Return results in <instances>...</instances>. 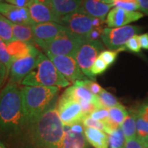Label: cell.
Here are the masks:
<instances>
[{
	"label": "cell",
	"mask_w": 148,
	"mask_h": 148,
	"mask_svg": "<svg viewBox=\"0 0 148 148\" xmlns=\"http://www.w3.org/2000/svg\"><path fill=\"white\" fill-rule=\"evenodd\" d=\"M62 94L72 99H75L78 102L81 101H88V102L94 103L97 108H103L101 105L97 95L92 93L89 89L84 86L79 80H77L76 82H74V84L66 88Z\"/></svg>",
	"instance_id": "obj_17"
},
{
	"label": "cell",
	"mask_w": 148,
	"mask_h": 148,
	"mask_svg": "<svg viewBox=\"0 0 148 148\" xmlns=\"http://www.w3.org/2000/svg\"><path fill=\"white\" fill-rule=\"evenodd\" d=\"M136 136L142 141L147 144L148 140V123L144 121L136 112Z\"/></svg>",
	"instance_id": "obj_28"
},
{
	"label": "cell",
	"mask_w": 148,
	"mask_h": 148,
	"mask_svg": "<svg viewBox=\"0 0 148 148\" xmlns=\"http://www.w3.org/2000/svg\"><path fill=\"white\" fill-rule=\"evenodd\" d=\"M86 40L66 29L60 33L42 48L45 53L49 52L56 56H67L75 58L78 49Z\"/></svg>",
	"instance_id": "obj_5"
},
{
	"label": "cell",
	"mask_w": 148,
	"mask_h": 148,
	"mask_svg": "<svg viewBox=\"0 0 148 148\" xmlns=\"http://www.w3.org/2000/svg\"><path fill=\"white\" fill-rule=\"evenodd\" d=\"M119 1H124V2H134V3H137V2H136V0H119Z\"/></svg>",
	"instance_id": "obj_46"
},
{
	"label": "cell",
	"mask_w": 148,
	"mask_h": 148,
	"mask_svg": "<svg viewBox=\"0 0 148 148\" xmlns=\"http://www.w3.org/2000/svg\"><path fill=\"white\" fill-rule=\"evenodd\" d=\"M57 110L61 121L65 126L82 123L84 118L86 117L83 112L80 103L63 94L59 99Z\"/></svg>",
	"instance_id": "obj_8"
},
{
	"label": "cell",
	"mask_w": 148,
	"mask_h": 148,
	"mask_svg": "<svg viewBox=\"0 0 148 148\" xmlns=\"http://www.w3.org/2000/svg\"><path fill=\"white\" fill-rule=\"evenodd\" d=\"M108 65L106 62L103 61L102 59H101L99 57L96 59L95 62L92 64L91 69H90V72H91L92 75L94 77H95L97 75H101L103 73L108 69Z\"/></svg>",
	"instance_id": "obj_32"
},
{
	"label": "cell",
	"mask_w": 148,
	"mask_h": 148,
	"mask_svg": "<svg viewBox=\"0 0 148 148\" xmlns=\"http://www.w3.org/2000/svg\"><path fill=\"white\" fill-rule=\"evenodd\" d=\"M26 128L21 90L17 84L8 82L0 91V130L15 135Z\"/></svg>",
	"instance_id": "obj_1"
},
{
	"label": "cell",
	"mask_w": 148,
	"mask_h": 148,
	"mask_svg": "<svg viewBox=\"0 0 148 148\" xmlns=\"http://www.w3.org/2000/svg\"><path fill=\"white\" fill-rule=\"evenodd\" d=\"M32 27L36 45L39 46L41 49L60 33L68 29L64 25L54 22L36 23Z\"/></svg>",
	"instance_id": "obj_11"
},
{
	"label": "cell",
	"mask_w": 148,
	"mask_h": 148,
	"mask_svg": "<svg viewBox=\"0 0 148 148\" xmlns=\"http://www.w3.org/2000/svg\"><path fill=\"white\" fill-rule=\"evenodd\" d=\"M84 132L88 143L94 148H108V136L106 132L93 127H84Z\"/></svg>",
	"instance_id": "obj_21"
},
{
	"label": "cell",
	"mask_w": 148,
	"mask_h": 148,
	"mask_svg": "<svg viewBox=\"0 0 148 148\" xmlns=\"http://www.w3.org/2000/svg\"><path fill=\"white\" fill-rule=\"evenodd\" d=\"M103 28L102 27H93L90 32L85 37V39L87 41H94V40H98L100 38L102 35Z\"/></svg>",
	"instance_id": "obj_38"
},
{
	"label": "cell",
	"mask_w": 148,
	"mask_h": 148,
	"mask_svg": "<svg viewBox=\"0 0 148 148\" xmlns=\"http://www.w3.org/2000/svg\"><path fill=\"white\" fill-rule=\"evenodd\" d=\"M28 10L31 18L35 23L54 22L62 25V17L56 13L50 6L38 0H34L28 7Z\"/></svg>",
	"instance_id": "obj_15"
},
{
	"label": "cell",
	"mask_w": 148,
	"mask_h": 148,
	"mask_svg": "<svg viewBox=\"0 0 148 148\" xmlns=\"http://www.w3.org/2000/svg\"><path fill=\"white\" fill-rule=\"evenodd\" d=\"M41 2L50 6L60 17L75 12L82 5V0H42Z\"/></svg>",
	"instance_id": "obj_19"
},
{
	"label": "cell",
	"mask_w": 148,
	"mask_h": 148,
	"mask_svg": "<svg viewBox=\"0 0 148 148\" xmlns=\"http://www.w3.org/2000/svg\"><path fill=\"white\" fill-rule=\"evenodd\" d=\"M108 112L111 121L119 126L121 125L128 114V112L121 104L108 108Z\"/></svg>",
	"instance_id": "obj_26"
},
{
	"label": "cell",
	"mask_w": 148,
	"mask_h": 148,
	"mask_svg": "<svg viewBox=\"0 0 148 148\" xmlns=\"http://www.w3.org/2000/svg\"><path fill=\"white\" fill-rule=\"evenodd\" d=\"M125 148H148V145L136 137L125 139Z\"/></svg>",
	"instance_id": "obj_37"
},
{
	"label": "cell",
	"mask_w": 148,
	"mask_h": 148,
	"mask_svg": "<svg viewBox=\"0 0 148 148\" xmlns=\"http://www.w3.org/2000/svg\"><path fill=\"white\" fill-rule=\"evenodd\" d=\"M84 130V125L81 123L71 126L64 125V134L60 148H88Z\"/></svg>",
	"instance_id": "obj_14"
},
{
	"label": "cell",
	"mask_w": 148,
	"mask_h": 148,
	"mask_svg": "<svg viewBox=\"0 0 148 148\" xmlns=\"http://www.w3.org/2000/svg\"><path fill=\"white\" fill-rule=\"evenodd\" d=\"M92 18L81 7L75 12L62 16V25L67 27L73 34L85 38L93 28Z\"/></svg>",
	"instance_id": "obj_9"
},
{
	"label": "cell",
	"mask_w": 148,
	"mask_h": 148,
	"mask_svg": "<svg viewBox=\"0 0 148 148\" xmlns=\"http://www.w3.org/2000/svg\"><path fill=\"white\" fill-rule=\"evenodd\" d=\"M8 78V73L5 66L0 62V88L2 87L5 80Z\"/></svg>",
	"instance_id": "obj_41"
},
{
	"label": "cell",
	"mask_w": 148,
	"mask_h": 148,
	"mask_svg": "<svg viewBox=\"0 0 148 148\" xmlns=\"http://www.w3.org/2000/svg\"><path fill=\"white\" fill-rule=\"evenodd\" d=\"M112 7H114L113 3L108 4L103 2L102 0H84L82 5L83 10L88 15L103 21Z\"/></svg>",
	"instance_id": "obj_20"
},
{
	"label": "cell",
	"mask_w": 148,
	"mask_h": 148,
	"mask_svg": "<svg viewBox=\"0 0 148 148\" xmlns=\"http://www.w3.org/2000/svg\"><path fill=\"white\" fill-rule=\"evenodd\" d=\"M97 97L99 98L101 105L103 108L108 109L121 104L113 95L104 89L97 95Z\"/></svg>",
	"instance_id": "obj_27"
},
{
	"label": "cell",
	"mask_w": 148,
	"mask_h": 148,
	"mask_svg": "<svg viewBox=\"0 0 148 148\" xmlns=\"http://www.w3.org/2000/svg\"><path fill=\"white\" fill-rule=\"evenodd\" d=\"M143 29L137 25H127L119 27L103 28L101 40L105 45L112 51H124L125 43L135 35H138Z\"/></svg>",
	"instance_id": "obj_6"
},
{
	"label": "cell",
	"mask_w": 148,
	"mask_h": 148,
	"mask_svg": "<svg viewBox=\"0 0 148 148\" xmlns=\"http://www.w3.org/2000/svg\"><path fill=\"white\" fill-rule=\"evenodd\" d=\"M83 125L84 127H93V128H96L99 130L103 131V132H106L107 134H108L109 131L108 129V127L103 122L97 121L92 118H90L89 116H86L83 120Z\"/></svg>",
	"instance_id": "obj_30"
},
{
	"label": "cell",
	"mask_w": 148,
	"mask_h": 148,
	"mask_svg": "<svg viewBox=\"0 0 148 148\" xmlns=\"http://www.w3.org/2000/svg\"><path fill=\"white\" fill-rule=\"evenodd\" d=\"M136 2L139 5L140 10L148 15V0H136Z\"/></svg>",
	"instance_id": "obj_43"
},
{
	"label": "cell",
	"mask_w": 148,
	"mask_h": 148,
	"mask_svg": "<svg viewBox=\"0 0 148 148\" xmlns=\"http://www.w3.org/2000/svg\"><path fill=\"white\" fill-rule=\"evenodd\" d=\"M0 38L5 44L15 39L10 21L1 14H0Z\"/></svg>",
	"instance_id": "obj_24"
},
{
	"label": "cell",
	"mask_w": 148,
	"mask_h": 148,
	"mask_svg": "<svg viewBox=\"0 0 148 148\" xmlns=\"http://www.w3.org/2000/svg\"><path fill=\"white\" fill-rule=\"evenodd\" d=\"M27 129L35 148H60L64 134V125L55 103Z\"/></svg>",
	"instance_id": "obj_2"
},
{
	"label": "cell",
	"mask_w": 148,
	"mask_h": 148,
	"mask_svg": "<svg viewBox=\"0 0 148 148\" xmlns=\"http://www.w3.org/2000/svg\"><path fill=\"white\" fill-rule=\"evenodd\" d=\"M80 82L86 86V88H88L90 92L92 93H93L94 95H98L100 92L103 90V88H101V86L99 84H97V82H95L94 80L92 79H86L84 80H79Z\"/></svg>",
	"instance_id": "obj_35"
},
{
	"label": "cell",
	"mask_w": 148,
	"mask_h": 148,
	"mask_svg": "<svg viewBox=\"0 0 148 148\" xmlns=\"http://www.w3.org/2000/svg\"><path fill=\"white\" fill-rule=\"evenodd\" d=\"M38 56H29L14 60L9 71V82L21 84L23 79L36 66Z\"/></svg>",
	"instance_id": "obj_12"
},
{
	"label": "cell",
	"mask_w": 148,
	"mask_h": 148,
	"mask_svg": "<svg viewBox=\"0 0 148 148\" xmlns=\"http://www.w3.org/2000/svg\"><path fill=\"white\" fill-rule=\"evenodd\" d=\"M24 86H42L66 87L70 82L57 69L56 66L45 54L38 56L36 66L22 81Z\"/></svg>",
	"instance_id": "obj_4"
},
{
	"label": "cell",
	"mask_w": 148,
	"mask_h": 148,
	"mask_svg": "<svg viewBox=\"0 0 148 148\" xmlns=\"http://www.w3.org/2000/svg\"><path fill=\"white\" fill-rule=\"evenodd\" d=\"M136 112L138 116L148 123V103L142 104L137 110H136Z\"/></svg>",
	"instance_id": "obj_40"
},
{
	"label": "cell",
	"mask_w": 148,
	"mask_h": 148,
	"mask_svg": "<svg viewBox=\"0 0 148 148\" xmlns=\"http://www.w3.org/2000/svg\"><path fill=\"white\" fill-rule=\"evenodd\" d=\"M12 26L14 38L16 40L26 42L29 45H36L34 33L32 26L14 23L10 21Z\"/></svg>",
	"instance_id": "obj_22"
},
{
	"label": "cell",
	"mask_w": 148,
	"mask_h": 148,
	"mask_svg": "<svg viewBox=\"0 0 148 148\" xmlns=\"http://www.w3.org/2000/svg\"><path fill=\"white\" fill-rule=\"evenodd\" d=\"M45 53L57 69L68 80L75 82L77 80H84L87 79V77L85 76L81 71L75 58L67 56L53 55L49 52Z\"/></svg>",
	"instance_id": "obj_10"
},
{
	"label": "cell",
	"mask_w": 148,
	"mask_h": 148,
	"mask_svg": "<svg viewBox=\"0 0 148 148\" xmlns=\"http://www.w3.org/2000/svg\"><path fill=\"white\" fill-rule=\"evenodd\" d=\"M108 136V143L110 148H125V137L120 127L114 130Z\"/></svg>",
	"instance_id": "obj_25"
},
{
	"label": "cell",
	"mask_w": 148,
	"mask_h": 148,
	"mask_svg": "<svg viewBox=\"0 0 148 148\" xmlns=\"http://www.w3.org/2000/svg\"><path fill=\"white\" fill-rule=\"evenodd\" d=\"M138 38H139L140 45L141 48L148 50V33H145V34L140 35V36H138Z\"/></svg>",
	"instance_id": "obj_42"
},
{
	"label": "cell",
	"mask_w": 148,
	"mask_h": 148,
	"mask_svg": "<svg viewBox=\"0 0 148 148\" xmlns=\"http://www.w3.org/2000/svg\"><path fill=\"white\" fill-rule=\"evenodd\" d=\"M1 1H2V0H0V2H1Z\"/></svg>",
	"instance_id": "obj_48"
},
{
	"label": "cell",
	"mask_w": 148,
	"mask_h": 148,
	"mask_svg": "<svg viewBox=\"0 0 148 148\" xmlns=\"http://www.w3.org/2000/svg\"><path fill=\"white\" fill-rule=\"evenodd\" d=\"M6 2L16 6L27 8L34 2V0H5Z\"/></svg>",
	"instance_id": "obj_39"
},
{
	"label": "cell",
	"mask_w": 148,
	"mask_h": 148,
	"mask_svg": "<svg viewBox=\"0 0 148 148\" xmlns=\"http://www.w3.org/2000/svg\"><path fill=\"white\" fill-rule=\"evenodd\" d=\"M147 145H148V140H147Z\"/></svg>",
	"instance_id": "obj_50"
},
{
	"label": "cell",
	"mask_w": 148,
	"mask_h": 148,
	"mask_svg": "<svg viewBox=\"0 0 148 148\" xmlns=\"http://www.w3.org/2000/svg\"><path fill=\"white\" fill-rule=\"evenodd\" d=\"M136 110H130L128 112L125 119L120 125L125 137V139L133 138L136 136Z\"/></svg>",
	"instance_id": "obj_23"
},
{
	"label": "cell",
	"mask_w": 148,
	"mask_h": 148,
	"mask_svg": "<svg viewBox=\"0 0 148 148\" xmlns=\"http://www.w3.org/2000/svg\"><path fill=\"white\" fill-rule=\"evenodd\" d=\"M103 20H101L99 18H95L92 17V25L93 27H102L101 25H103V23H104Z\"/></svg>",
	"instance_id": "obj_44"
},
{
	"label": "cell",
	"mask_w": 148,
	"mask_h": 148,
	"mask_svg": "<svg viewBox=\"0 0 148 148\" xmlns=\"http://www.w3.org/2000/svg\"><path fill=\"white\" fill-rule=\"evenodd\" d=\"M118 51L112 50H103L99 53V58L104 61L108 66H110L115 62L117 58Z\"/></svg>",
	"instance_id": "obj_34"
},
{
	"label": "cell",
	"mask_w": 148,
	"mask_h": 148,
	"mask_svg": "<svg viewBox=\"0 0 148 148\" xmlns=\"http://www.w3.org/2000/svg\"><path fill=\"white\" fill-rule=\"evenodd\" d=\"M89 116L92 119L103 122L104 123H106L110 119L108 109L106 108H99L95 109L90 114Z\"/></svg>",
	"instance_id": "obj_31"
},
{
	"label": "cell",
	"mask_w": 148,
	"mask_h": 148,
	"mask_svg": "<svg viewBox=\"0 0 148 148\" xmlns=\"http://www.w3.org/2000/svg\"><path fill=\"white\" fill-rule=\"evenodd\" d=\"M143 16V14L137 11H129L114 7L108 12L106 23L109 27H122L138 21Z\"/></svg>",
	"instance_id": "obj_16"
},
{
	"label": "cell",
	"mask_w": 148,
	"mask_h": 148,
	"mask_svg": "<svg viewBox=\"0 0 148 148\" xmlns=\"http://www.w3.org/2000/svg\"><path fill=\"white\" fill-rule=\"evenodd\" d=\"M21 90L27 128L52 104L59 88L56 86H25Z\"/></svg>",
	"instance_id": "obj_3"
},
{
	"label": "cell",
	"mask_w": 148,
	"mask_h": 148,
	"mask_svg": "<svg viewBox=\"0 0 148 148\" xmlns=\"http://www.w3.org/2000/svg\"><path fill=\"white\" fill-rule=\"evenodd\" d=\"M7 50L12 59L24 58L29 56H37L40 53L34 45H29L26 42L14 39L6 44Z\"/></svg>",
	"instance_id": "obj_18"
},
{
	"label": "cell",
	"mask_w": 148,
	"mask_h": 148,
	"mask_svg": "<svg viewBox=\"0 0 148 148\" xmlns=\"http://www.w3.org/2000/svg\"><path fill=\"white\" fill-rule=\"evenodd\" d=\"M0 148H6V147H5L4 144H3L2 142L0 140Z\"/></svg>",
	"instance_id": "obj_47"
},
{
	"label": "cell",
	"mask_w": 148,
	"mask_h": 148,
	"mask_svg": "<svg viewBox=\"0 0 148 148\" xmlns=\"http://www.w3.org/2000/svg\"><path fill=\"white\" fill-rule=\"evenodd\" d=\"M140 49L141 47H140L138 35H135L132 38H131L124 45V51L128 50L131 52L139 53Z\"/></svg>",
	"instance_id": "obj_33"
},
{
	"label": "cell",
	"mask_w": 148,
	"mask_h": 148,
	"mask_svg": "<svg viewBox=\"0 0 148 148\" xmlns=\"http://www.w3.org/2000/svg\"><path fill=\"white\" fill-rule=\"evenodd\" d=\"M0 14L11 22L33 26L35 23L31 18L27 8L16 6L10 3L0 2Z\"/></svg>",
	"instance_id": "obj_13"
},
{
	"label": "cell",
	"mask_w": 148,
	"mask_h": 148,
	"mask_svg": "<svg viewBox=\"0 0 148 148\" xmlns=\"http://www.w3.org/2000/svg\"><path fill=\"white\" fill-rule=\"evenodd\" d=\"M0 62L5 66L8 75L13 59L7 50L6 44L1 38H0Z\"/></svg>",
	"instance_id": "obj_29"
},
{
	"label": "cell",
	"mask_w": 148,
	"mask_h": 148,
	"mask_svg": "<svg viewBox=\"0 0 148 148\" xmlns=\"http://www.w3.org/2000/svg\"><path fill=\"white\" fill-rule=\"evenodd\" d=\"M114 6L118 7L129 11H136L140 10L139 5L137 3L134 2H124L119 0H114L113 2Z\"/></svg>",
	"instance_id": "obj_36"
},
{
	"label": "cell",
	"mask_w": 148,
	"mask_h": 148,
	"mask_svg": "<svg viewBox=\"0 0 148 148\" xmlns=\"http://www.w3.org/2000/svg\"><path fill=\"white\" fill-rule=\"evenodd\" d=\"M102 1L106 3H108V4H112V3H113L114 0H102Z\"/></svg>",
	"instance_id": "obj_45"
},
{
	"label": "cell",
	"mask_w": 148,
	"mask_h": 148,
	"mask_svg": "<svg viewBox=\"0 0 148 148\" xmlns=\"http://www.w3.org/2000/svg\"><path fill=\"white\" fill-rule=\"evenodd\" d=\"M38 1H41V0H38Z\"/></svg>",
	"instance_id": "obj_49"
},
{
	"label": "cell",
	"mask_w": 148,
	"mask_h": 148,
	"mask_svg": "<svg viewBox=\"0 0 148 148\" xmlns=\"http://www.w3.org/2000/svg\"><path fill=\"white\" fill-rule=\"evenodd\" d=\"M103 49V45L100 40H86L79 47L75 56L81 71L85 76L92 80L95 81V77L92 75L90 69Z\"/></svg>",
	"instance_id": "obj_7"
}]
</instances>
